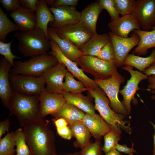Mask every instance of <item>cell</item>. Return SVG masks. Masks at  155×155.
Masks as SVG:
<instances>
[{"label": "cell", "instance_id": "d6a6232c", "mask_svg": "<svg viewBox=\"0 0 155 155\" xmlns=\"http://www.w3.org/2000/svg\"><path fill=\"white\" fill-rule=\"evenodd\" d=\"M15 132L16 155H30V151L27 144L25 133L21 128Z\"/></svg>", "mask_w": 155, "mask_h": 155}, {"label": "cell", "instance_id": "b9f144b4", "mask_svg": "<svg viewBox=\"0 0 155 155\" xmlns=\"http://www.w3.org/2000/svg\"><path fill=\"white\" fill-rule=\"evenodd\" d=\"M78 0H56L51 7H55L60 6H67L75 7L78 4Z\"/></svg>", "mask_w": 155, "mask_h": 155}, {"label": "cell", "instance_id": "1f68e13d", "mask_svg": "<svg viewBox=\"0 0 155 155\" xmlns=\"http://www.w3.org/2000/svg\"><path fill=\"white\" fill-rule=\"evenodd\" d=\"M15 132L12 131L0 139V155H15Z\"/></svg>", "mask_w": 155, "mask_h": 155}, {"label": "cell", "instance_id": "f5cc1de1", "mask_svg": "<svg viewBox=\"0 0 155 155\" xmlns=\"http://www.w3.org/2000/svg\"><path fill=\"white\" fill-rule=\"evenodd\" d=\"M53 155H78V152H75L73 153H69L66 154H61L55 153Z\"/></svg>", "mask_w": 155, "mask_h": 155}, {"label": "cell", "instance_id": "681fc988", "mask_svg": "<svg viewBox=\"0 0 155 155\" xmlns=\"http://www.w3.org/2000/svg\"><path fill=\"white\" fill-rule=\"evenodd\" d=\"M150 124L152 126L154 129V132L153 135V149L152 155H155V124L151 121H149Z\"/></svg>", "mask_w": 155, "mask_h": 155}, {"label": "cell", "instance_id": "816d5d0a", "mask_svg": "<svg viewBox=\"0 0 155 155\" xmlns=\"http://www.w3.org/2000/svg\"><path fill=\"white\" fill-rule=\"evenodd\" d=\"M45 1L48 6H50V7L52 6L55 1V0H45Z\"/></svg>", "mask_w": 155, "mask_h": 155}, {"label": "cell", "instance_id": "f907efd6", "mask_svg": "<svg viewBox=\"0 0 155 155\" xmlns=\"http://www.w3.org/2000/svg\"><path fill=\"white\" fill-rule=\"evenodd\" d=\"M104 155H123L115 149H113L105 153Z\"/></svg>", "mask_w": 155, "mask_h": 155}, {"label": "cell", "instance_id": "8fae6325", "mask_svg": "<svg viewBox=\"0 0 155 155\" xmlns=\"http://www.w3.org/2000/svg\"><path fill=\"white\" fill-rule=\"evenodd\" d=\"M51 50L49 54L54 57L58 62L64 64L68 71L74 76L82 82L88 90L99 86L94 80L90 78L80 68L77 64L66 57L61 52L55 42L50 38Z\"/></svg>", "mask_w": 155, "mask_h": 155}, {"label": "cell", "instance_id": "8992f818", "mask_svg": "<svg viewBox=\"0 0 155 155\" xmlns=\"http://www.w3.org/2000/svg\"><path fill=\"white\" fill-rule=\"evenodd\" d=\"M77 64L84 72L91 74L94 78L107 79L118 72L115 62H107L95 56L83 55L78 59Z\"/></svg>", "mask_w": 155, "mask_h": 155}, {"label": "cell", "instance_id": "7bdbcfd3", "mask_svg": "<svg viewBox=\"0 0 155 155\" xmlns=\"http://www.w3.org/2000/svg\"><path fill=\"white\" fill-rule=\"evenodd\" d=\"M134 144L132 143V146L131 148L128 147L126 145H121L117 143L116 145L115 149L120 153H123L129 155L137 153V151L133 148Z\"/></svg>", "mask_w": 155, "mask_h": 155}, {"label": "cell", "instance_id": "e575fe53", "mask_svg": "<svg viewBox=\"0 0 155 155\" xmlns=\"http://www.w3.org/2000/svg\"><path fill=\"white\" fill-rule=\"evenodd\" d=\"M116 8L120 15L124 16L131 14L135 3L134 0H113Z\"/></svg>", "mask_w": 155, "mask_h": 155}, {"label": "cell", "instance_id": "74e56055", "mask_svg": "<svg viewBox=\"0 0 155 155\" xmlns=\"http://www.w3.org/2000/svg\"><path fill=\"white\" fill-rule=\"evenodd\" d=\"M99 5L102 9H106L109 13L111 21L118 20L121 17L115 7L113 0H99Z\"/></svg>", "mask_w": 155, "mask_h": 155}, {"label": "cell", "instance_id": "6da1fadb", "mask_svg": "<svg viewBox=\"0 0 155 155\" xmlns=\"http://www.w3.org/2000/svg\"><path fill=\"white\" fill-rule=\"evenodd\" d=\"M22 127L30 155H53L56 153L55 135L48 120L42 118Z\"/></svg>", "mask_w": 155, "mask_h": 155}, {"label": "cell", "instance_id": "cb8c5ba5", "mask_svg": "<svg viewBox=\"0 0 155 155\" xmlns=\"http://www.w3.org/2000/svg\"><path fill=\"white\" fill-rule=\"evenodd\" d=\"M111 40L108 34H94L80 49L84 55L96 57L101 49Z\"/></svg>", "mask_w": 155, "mask_h": 155}, {"label": "cell", "instance_id": "e0dca14e", "mask_svg": "<svg viewBox=\"0 0 155 155\" xmlns=\"http://www.w3.org/2000/svg\"><path fill=\"white\" fill-rule=\"evenodd\" d=\"M11 66L4 57L1 58L0 62V97L3 105L9 109L13 94L9 78Z\"/></svg>", "mask_w": 155, "mask_h": 155}, {"label": "cell", "instance_id": "ba28073f", "mask_svg": "<svg viewBox=\"0 0 155 155\" xmlns=\"http://www.w3.org/2000/svg\"><path fill=\"white\" fill-rule=\"evenodd\" d=\"M9 78L14 91L22 94L39 95L45 90V82L42 76L34 77L10 73Z\"/></svg>", "mask_w": 155, "mask_h": 155}, {"label": "cell", "instance_id": "ffe728a7", "mask_svg": "<svg viewBox=\"0 0 155 155\" xmlns=\"http://www.w3.org/2000/svg\"><path fill=\"white\" fill-rule=\"evenodd\" d=\"M96 140H101L102 136L112 129L100 115L86 113L82 120Z\"/></svg>", "mask_w": 155, "mask_h": 155}, {"label": "cell", "instance_id": "8d00e7d4", "mask_svg": "<svg viewBox=\"0 0 155 155\" xmlns=\"http://www.w3.org/2000/svg\"><path fill=\"white\" fill-rule=\"evenodd\" d=\"M96 57L107 62L116 63L114 49L111 40L101 49Z\"/></svg>", "mask_w": 155, "mask_h": 155}, {"label": "cell", "instance_id": "7c38bea8", "mask_svg": "<svg viewBox=\"0 0 155 155\" xmlns=\"http://www.w3.org/2000/svg\"><path fill=\"white\" fill-rule=\"evenodd\" d=\"M142 30L150 31L155 27V0L135 1L131 14Z\"/></svg>", "mask_w": 155, "mask_h": 155}, {"label": "cell", "instance_id": "484cf974", "mask_svg": "<svg viewBox=\"0 0 155 155\" xmlns=\"http://www.w3.org/2000/svg\"><path fill=\"white\" fill-rule=\"evenodd\" d=\"M85 114L75 106L66 102L52 116L55 118H63L70 125L77 121H82Z\"/></svg>", "mask_w": 155, "mask_h": 155}, {"label": "cell", "instance_id": "11a10c76", "mask_svg": "<svg viewBox=\"0 0 155 155\" xmlns=\"http://www.w3.org/2000/svg\"><path fill=\"white\" fill-rule=\"evenodd\" d=\"M13 155V154H10V155Z\"/></svg>", "mask_w": 155, "mask_h": 155}, {"label": "cell", "instance_id": "30bf717a", "mask_svg": "<svg viewBox=\"0 0 155 155\" xmlns=\"http://www.w3.org/2000/svg\"><path fill=\"white\" fill-rule=\"evenodd\" d=\"M54 28L59 37L72 43L80 50L94 34L80 22Z\"/></svg>", "mask_w": 155, "mask_h": 155}, {"label": "cell", "instance_id": "f546056e", "mask_svg": "<svg viewBox=\"0 0 155 155\" xmlns=\"http://www.w3.org/2000/svg\"><path fill=\"white\" fill-rule=\"evenodd\" d=\"M62 86L63 93H82L88 89L80 81L76 80L68 71L67 72Z\"/></svg>", "mask_w": 155, "mask_h": 155}, {"label": "cell", "instance_id": "2e32d148", "mask_svg": "<svg viewBox=\"0 0 155 155\" xmlns=\"http://www.w3.org/2000/svg\"><path fill=\"white\" fill-rule=\"evenodd\" d=\"M40 111L41 117L53 115L66 102L62 94L49 92L46 90L39 96Z\"/></svg>", "mask_w": 155, "mask_h": 155}, {"label": "cell", "instance_id": "4316f807", "mask_svg": "<svg viewBox=\"0 0 155 155\" xmlns=\"http://www.w3.org/2000/svg\"><path fill=\"white\" fill-rule=\"evenodd\" d=\"M69 126L72 135L75 138L74 142L75 147L82 149L90 143L91 135L82 121H77Z\"/></svg>", "mask_w": 155, "mask_h": 155}, {"label": "cell", "instance_id": "4fadbf2b", "mask_svg": "<svg viewBox=\"0 0 155 155\" xmlns=\"http://www.w3.org/2000/svg\"><path fill=\"white\" fill-rule=\"evenodd\" d=\"M108 35L114 49L117 67L123 65L124 61L130 51L138 45L140 38L134 33L129 37L123 38L109 32Z\"/></svg>", "mask_w": 155, "mask_h": 155}, {"label": "cell", "instance_id": "52a82bcc", "mask_svg": "<svg viewBox=\"0 0 155 155\" xmlns=\"http://www.w3.org/2000/svg\"><path fill=\"white\" fill-rule=\"evenodd\" d=\"M125 79L118 72L109 78L104 80L94 78V80L106 95L113 110L126 117L128 115L127 112L118 97L120 86L124 82Z\"/></svg>", "mask_w": 155, "mask_h": 155}, {"label": "cell", "instance_id": "7402d4cb", "mask_svg": "<svg viewBox=\"0 0 155 155\" xmlns=\"http://www.w3.org/2000/svg\"><path fill=\"white\" fill-rule=\"evenodd\" d=\"M102 10L98 1L90 4L81 12L80 23L87 28L93 34L97 33V21Z\"/></svg>", "mask_w": 155, "mask_h": 155}, {"label": "cell", "instance_id": "7a4b0ae2", "mask_svg": "<svg viewBox=\"0 0 155 155\" xmlns=\"http://www.w3.org/2000/svg\"><path fill=\"white\" fill-rule=\"evenodd\" d=\"M89 95L94 99L96 110L100 116L111 127L113 130L121 134L124 131L131 134L132 129L129 121L125 120L126 117L114 112L110 105V101L106 95L99 86L88 90Z\"/></svg>", "mask_w": 155, "mask_h": 155}, {"label": "cell", "instance_id": "ac0fdd59", "mask_svg": "<svg viewBox=\"0 0 155 155\" xmlns=\"http://www.w3.org/2000/svg\"><path fill=\"white\" fill-rule=\"evenodd\" d=\"M10 16L15 22L20 32L32 30L36 28L35 13L28 8L20 6L10 12Z\"/></svg>", "mask_w": 155, "mask_h": 155}, {"label": "cell", "instance_id": "f6af8a7d", "mask_svg": "<svg viewBox=\"0 0 155 155\" xmlns=\"http://www.w3.org/2000/svg\"><path fill=\"white\" fill-rule=\"evenodd\" d=\"M10 122L9 119H7L4 121H1L0 122V139L1 138L3 135L5 134L6 131H9Z\"/></svg>", "mask_w": 155, "mask_h": 155}, {"label": "cell", "instance_id": "4dcf8cb0", "mask_svg": "<svg viewBox=\"0 0 155 155\" xmlns=\"http://www.w3.org/2000/svg\"><path fill=\"white\" fill-rule=\"evenodd\" d=\"M18 30L17 25L8 18L1 8L0 7V41L5 42L6 37L10 32Z\"/></svg>", "mask_w": 155, "mask_h": 155}, {"label": "cell", "instance_id": "44dd1931", "mask_svg": "<svg viewBox=\"0 0 155 155\" xmlns=\"http://www.w3.org/2000/svg\"><path fill=\"white\" fill-rule=\"evenodd\" d=\"M48 33L49 38L55 42L62 53L77 63L79 58L84 55L81 51L72 43L59 37L53 28H48Z\"/></svg>", "mask_w": 155, "mask_h": 155}, {"label": "cell", "instance_id": "f1b7e54d", "mask_svg": "<svg viewBox=\"0 0 155 155\" xmlns=\"http://www.w3.org/2000/svg\"><path fill=\"white\" fill-rule=\"evenodd\" d=\"M155 63V49L150 55L146 57H142L133 54H128L125 59L123 65L134 67L143 71Z\"/></svg>", "mask_w": 155, "mask_h": 155}, {"label": "cell", "instance_id": "bcb514c9", "mask_svg": "<svg viewBox=\"0 0 155 155\" xmlns=\"http://www.w3.org/2000/svg\"><path fill=\"white\" fill-rule=\"evenodd\" d=\"M147 90L155 94V75L148 76Z\"/></svg>", "mask_w": 155, "mask_h": 155}, {"label": "cell", "instance_id": "5b68a950", "mask_svg": "<svg viewBox=\"0 0 155 155\" xmlns=\"http://www.w3.org/2000/svg\"><path fill=\"white\" fill-rule=\"evenodd\" d=\"M58 63L53 56L46 53L32 57L26 61L15 62L10 73L14 74L40 76Z\"/></svg>", "mask_w": 155, "mask_h": 155}, {"label": "cell", "instance_id": "9a60e30c", "mask_svg": "<svg viewBox=\"0 0 155 155\" xmlns=\"http://www.w3.org/2000/svg\"><path fill=\"white\" fill-rule=\"evenodd\" d=\"M49 8L54 17L53 22L49 24L51 27L56 28L80 22L81 12L75 7L62 6Z\"/></svg>", "mask_w": 155, "mask_h": 155}, {"label": "cell", "instance_id": "d6986e66", "mask_svg": "<svg viewBox=\"0 0 155 155\" xmlns=\"http://www.w3.org/2000/svg\"><path fill=\"white\" fill-rule=\"evenodd\" d=\"M108 26L112 33L123 38L128 37L131 31L141 29L138 23L131 14L122 16L117 20L111 21L108 24Z\"/></svg>", "mask_w": 155, "mask_h": 155}, {"label": "cell", "instance_id": "3957f363", "mask_svg": "<svg viewBox=\"0 0 155 155\" xmlns=\"http://www.w3.org/2000/svg\"><path fill=\"white\" fill-rule=\"evenodd\" d=\"M39 96L28 95L13 91L9 109L22 126L42 118L40 114Z\"/></svg>", "mask_w": 155, "mask_h": 155}, {"label": "cell", "instance_id": "277c9868", "mask_svg": "<svg viewBox=\"0 0 155 155\" xmlns=\"http://www.w3.org/2000/svg\"><path fill=\"white\" fill-rule=\"evenodd\" d=\"M18 48L25 57H32L47 53L51 49L50 40L41 29L16 32Z\"/></svg>", "mask_w": 155, "mask_h": 155}, {"label": "cell", "instance_id": "7dc6e473", "mask_svg": "<svg viewBox=\"0 0 155 155\" xmlns=\"http://www.w3.org/2000/svg\"><path fill=\"white\" fill-rule=\"evenodd\" d=\"M53 121L56 129L66 127L68 124L66 121L62 118H55Z\"/></svg>", "mask_w": 155, "mask_h": 155}, {"label": "cell", "instance_id": "d590c367", "mask_svg": "<svg viewBox=\"0 0 155 155\" xmlns=\"http://www.w3.org/2000/svg\"><path fill=\"white\" fill-rule=\"evenodd\" d=\"M101 140H96L81 149L78 155H102V146Z\"/></svg>", "mask_w": 155, "mask_h": 155}, {"label": "cell", "instance_id": "d4e9b609", "mask_svg": "<svg viewBox=\"0 0 155 155\" xmlns=\"http://www.w3.org/2000/svg\"><path fill=\"white\" fill-rule=\"evenodd\" d=\"M66 102L75 106L86 113L93 114L96 109L91 98L82 93H64L63 94Z\"/></svg>", "mask_w": 155, "mask_h": 155}, {"label": "cell", "instance_id": "9c48e42d", "mask_svg": "<svg viewBox=\"0 0 155 155\" xmlns=\"http://www.w3.org/2000/svg\"><path fill=\"white\" fill-rule=\"evenodd\" d=\"M122 69L129 72L131 75L125 85L119 92L123 97L122 102L129 115L131 111V101L133 102L135 105L137 103L135 95L137 91L140 89L138 87L139 84L142 81L148 79V76L140 71L134 70L133 67L131 66L125 65Z\"/></svg>", "mask_w": 155, "mask_h": 155}, {"label": "cell", "instance_id": "836d02e7", "mask_svg": "<svg viewBox=\"0 0 155 155\" xmlns=\"http://www.w3.org/2000/svg\"><path fill=\"white\" fill-rule=\"evenodd\" d=\"M121 134L112 129L104 136V144L102 151L106 153L114 149L116 144L120 140Z\"/></svg>", "mask_w": 155, "mask_h": 155}, {"label": "cell", "instance_id": "f35d334b", "mask_svg": "<svg viewBox=\"0 0 155 155\" xmlns=\"http://www.w3.org/2000/svg\"><path fill=\"white\" fill-rule=\"evenodd\" d=\"M13 41V40L8 43L0 41V54L3 56L11 66L14 67V59H20V57L14 55L11 52V44Z\"/></svg>", "mask_w": 155, "mask_h": 155}, {"label": "cell", "instance_id": "60d3db41", "mask_svg": "<svg viewBox=\"0 0 155 155\" xmlns=\"http://www.w3.org/2000/svg\"><path fill=\"white\" fill-rule=\"evenodd\" d=\"M56 129L58 134L62 138L67 140L71 139L73 135L69 127L67 126Z\"/></svg>", "mask_w": 155, "mask_h": 155}, {"label": "cell", "instance_id": "83f0119b", "mask_svg": "<svg viewBox=\"0 0 155 155\" xmlns=\"http://www.w3.org/2000/svg\"><path fill=\"white\" fill-rule=\"evenodd\" d=\"M133 33L138 35L140 40L133 53H144L149 49L155 47V27L148 31L135 30Z\"/></svg>", "mask_w": 155, "mask_h": 155}, {"label": "cell", "instance_id": "ab89813d", "mask_svg": "<svg viewBox=\"0 0 155 155\" xmlns=\"http://www.w3.org/2000/svg\"><path fill=\"white\" fill-rule=\"evenodd\" d=\"M0 2L7 11L10 12L21 6L20 0H0Z\"/></svg>", "mask_w": 155, "mask_h": 155}, {"label": "cell", "instance_id": "db71d44e", "mask_svg": "<svg viewBox=\"0 0 155 155\" xmlns=\"http://www.w3.org/2000/svg\"><path fill=\"white\" fill-rule=\"evenodd\" d=\"M151 98L152 100H155V94L152 95L151 97Z\"/></svg>", "mask_w": 155, "mask_h": 155}, {"label": "cell", "instance_id": "ee69618b", "mask_svg": "<svg viewBox=\"0 0 155 155\" xmlns=\"http://www.w3.org/2000/svg\"><path fill=\"white\" fill-rule=\"evenodd\" d=\"M38 1V0H21V6L28 8L35 13Z\"/></svg>", "mask_w": 155, "mask_h": 155}, {"label": "cell", "instance_id": "5bb4252c", "mask_svg": "<svg viewBox=\"0 0 155 155\" xmlns=\"http://www.w3.org/2000/svg\"><path fill=\"white\" fill-rule=\"evenodd\" d=\"M63 64L59 62L41 75L44 79L46 91L53 93H63L62 86L63 80L68 71Z\"/></svg>", "mask_w": 155, "mask_h": 155}, {"label": "cell", "instance_id": "603a6c76", "mask_svg": "<svg viewBox=\"0 0 155 155\" xmlns=\"http://www.w3.org/2000/svg\"><path fill=\"white\" fill-rule=\"evenodd\" d=\"M35 14L36 18V28L42 30L47 37L50 38L48 33V26L50 23L53 22L54 17L50 11L45 1L38 0Z\"/></svg>", "mask_w": 155, "mask_h": 155}, {"label": "cell", "instance_id": "c3c4849f", "mask_svg": "<svg viewBox=\"0 0 155 155\" xmlns=\"http://www.w3.org/2000/svg\"><path fill=\"white\" fill-rule=\"evenodd\" d=\"M143 73L148 76L155 75V63L145 69Z\"/></svg>", "mask_w": 155, "mask_h": 155}]
</instances>
